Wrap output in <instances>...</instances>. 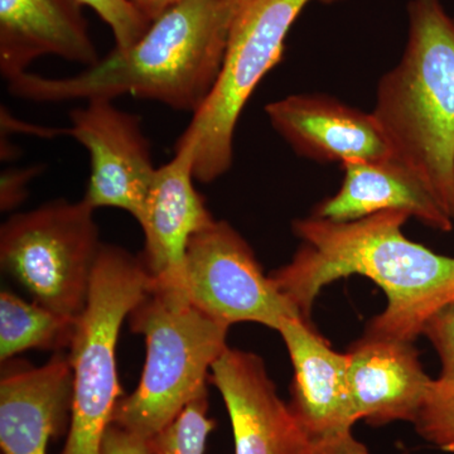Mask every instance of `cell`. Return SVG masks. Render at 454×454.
<instances>
[{
  "label": "cell",
  "instance_id": "ac0fdd59",
  "mask_svg": "<svg viewBox=\"0 0 454 454\" xmlns=\"http://www.w3.org/2000/svg\"><path fill=\"white\" fill-rule=\"evenodd\" d=\"M77 319L57 315L35 301L28 303L11 292L3 291L0 294V360L5 363L31 348L57 352L70 348Z\"/></svg>",
  "mask_w": 454,
  "mask_h": 454
},
{
  "label": "cell",
  "instance_id": "5b68a950",
  "mask_svg": "<svg viewBox=\"0 0 454 454\" xmlns=\"http://www.w3.org/2000/svg\"><path fill=\"white\" fill-rule=\"evenodd\" d=\"M152 282L140 255L115 245H103L88 304L77 319L68 348L73 408L61 454H101L106 430L124 397L116 364L122 322L145 297Z\"/></svg>",
  "mask_w": 454,
  "mask_h": 454
},
{
  "label": "cell",
  "instance_id": "4fadbf2b",
  "mask_svg": "<svg viewBox=\"0 0 454 454\" xmlns=\"http://www.w3.org/2000/svg\"><path fill=\"white\" fill-rule=\"evenodd\" d=\"M274 130L295 153L322 163L393 158L372 113L327 95H291L265 106Z\"/></svg>",
  "mask_w": 454,
  "mask_h": 454
},
{
  "label": "cell",
  "instance_id": "5bb4252c",
  "mask_svg": "<svg viewBox=\"0 0 454 454\" xmlns=\"http://www.w3.org/2000/svg\"><path fill=\"white\" fill-rule=\"evenodd\" d=\"M73 370L57 352L44 365L3 363L0 448L3 454H47L50 442L71 422Z\"/></svg>",
  "mask_w": 454,
  "mask_h": 454
},
{
  "label": "cell",
  "instance_id": "30bf717a",
  "mask_svg": "<svg viewBox=\"0 0 454 454\" xmlns=\"http://www.w3.org/2000/svg\"><path fill=\"white\" fill-rule=\"evenodd\" d=\"M210 381L225 402L235 454H312V441L278 396L258 355L227 348L212 365Z\"/></svg>",
  "mask_w": 454,
  "mask_h": 454
},
{
  "label": "cell",
  "instance_id": "603a6c76",
  "mask_svg": "<svg viewBox=\"0 0 454 454\" xmlns=\"http://www.w3.org/2000/svg\"><path fill=\"white\" fill-rule=\"evenodd\" d=\"M42 172V167L31 166L23 168L3 170L0 178V206L2 211H11L25 201L28 184Z\"/></svg>",
  "mask_w": 454,
  "mask_h": 454
},
{
  "label": "cell",
  "instance_id": "9c48e42d",
  "mask_svg": "<svg viewBox=\"0 0 454 454\" xmlns=\"http://www.w3.org/2000/svg\"><path fill=\"white\" fill-rule=\"evenodd\" d=\"M70 121L62 134L76 139L91 160L83 200L95 210L121 208L139 223L157 170L139 116L95 98L74 109Z\"/></svg>",
  "mask_w": 454,
  "mask_h": 454
},
{
  "label": "cell",
  "instance_id": "8992f818",
  "mask_svg": "<svg viewBox=\"0 0 454 454\" xmlns=\"http://www.w3.org/2000/svg\"><path fill=\"white\" fill-rule=\"evenodd\" d=\"M85 200H55L12 215L0 229L3 270L31 293L35 303L77 319L88 304L103 243Z\"/></svg>",
  "mask_w": 454,
  "mask_h": 454
},
{
  "label": "cell",
  "instance_id": "ffe728a7",
  "mask_svg": "<svg viewBox=\"0 0 454 454\" xmlns=\"http://www.w3.org/2000/svg\"><path fill=\"white\" fill-rule=\"evenodd\" d=\"M422 334L434 346L441 360V372L434 379L432 395H454V301L430 317Z\"/></svg>",
  "mask_w": 454,
  "mask_h": 454
},
{
  "label": "cell",
  "instance_id": "277c9868",
  "mask_svg": "<svg viewBox=\"0 0 454 454\" xmlns=\"http://www.w3.org/2000/svg\"><path fill=\"white\" fill-rule=\"evenodd\" d=\"M128 318L145 336L146 358L138 387L119 402L113 423L152 439L207 391L212 365L229 348L230 325L196 309L181 289L153 282Z\"/></svg>",
  "mask_w": 454,
  "mask_h": 454
},
{
  "label": "cell",
  "instance_id": "2e32d148",
  "mask_svg": "<svg viewBox=\"0 0 454 454\" xmlns=\"http://www.w3.org/2000/svg\"><path fill=\"white\" fill-rule=\"evenodd\" d=\"M82 8L79 0H0V73L7 82L42 56L98 64Z\"/></svg>",
  "mask_w": 454,
  "mask_h": 454
},
{
  "label": "cell",
  "instance_id": "44dd1931",
  "mask_svg": "<svg viewBox=\"0 0 454 454\" xmlns=\"http://www.w3.org/2000/svg\"><path fill=\"white\" fill-rule=\"evenodd\" d=\"M79 2L97 12L98 17L110 27L115 40V49L118 50L130 49L145 35L152 25L151 20H146L129 0H79Z\"/></svg>",
  "mask_w": 454,
  "mask_h": 454
},
{
  "label": "cell",
  "instance_id": "7402d4cb",
  "mask_svg": "<svg viewBox=\"0 0 454 454\" xmlns=\"http://www.w3.org/2000/svg\"><path fill=\"white\" fill-rule=\"evenodd\" d=\"M414 427L424 441L454 452V395H430Z\"/></svg>",
  "mask_w": 454,
  "mask_h": 454
},
{
  "label": "cell",
  "instance_id": "9a60e30c",
  "mask_svg": "<svg viewBox=\"0 0 454 454\" xmlns=\"http://www.w3.org/2000/svg\"><path fill=\"white\" fill-rule=\"evenodd\" d=\"M277 331L294 369L289 406L312 443L351 432L357 419L349 394L348 354L334 351L304 319H286Z\"/></svg>",
  "mask_w": 454,
  "mask_h": 454
},
{
  "label": "cell",
  "instance_id": "484cf974",
  "mask_svg": "<svg viewBox=\"0 0 454 454\" xmlns=\"http://www.w3.org/2000/svg\"><path fill=\"white\" fill-rule=\"evenodd\" d=\"M129 2L146 20L153 22L157 18L162 16L164 12L168 11L181 0H129Z\"/></svg>",
  "mask_w": 454,
  "mask_h": 454
},
{
  "label": "cell",
  "instance_id": "7a4b0ae2",
  "mask_svg": "<svg viewBox=\"0 0 454 454\" xmlns=\"http://www.w3.org/2000/svg\"><path fill=\"white\" fill-rule=\"evenodd\" d=\"M241 0H181L152 22L127 50L68 77L26 73L9 92L33 103H64L131 95L195 115L219 80Z\"/></svg>",
  "mask_w": 454,
  "mask_h": 454
},
{
  "label": "cell",
  "instance_id": "ba28073f",
  "mask_svg": "<svg viewBox=\"0 0 454 454\" xmlns=\"http://www.w3.org/2000/svg\"><path fill=\"white\" fill-rule=\"evenodd\" d=\"M181 291L196 309L227 325L253 322L278 330L286 319H303L226 221L215 220L191 239Z\"/></svg>",
  "mask_w": 454,
  "mask_h": 454
},
{
  "label": "cell",
  "instance_id": "6da1fadb",
  "mask_svg": "<svg viewBox=\"0 0 454 454\" xmlns=\"http://www.w3.org/2000/svg\"><path fill=\"white\" fill-rule=\"evenodd\" d=\"M409 217L382 211L345 223L313 215L294 221L300 249L271 280L309 322L325 286L349 276L369 278L387 295V306L366 330L414 342L430 317L454 301V258L409 240L403 232Z\"/></svg>",
  "mask_w": 454,
  "mask_h": 454
},
{
  "label": "cell",
  "instance_id": "7c38bea8",
  "mask_svg": "<svg viewBox=\"0 0 454 454\" xmlns=\"http://www.w3.org/2000/svg\"><path fill=\"white\" fill-rule=\"evenodd\" d=\"M348 385L355 417L372 427L411 422L432 395L434 379L411 340L366 330L348 352Z\"/></svg>",
  "mask_w": 454,
  "mask_h": 454
},
{
  "label": "cell",
  "instance_id": "cb8c5ba5",
  "mask_svg": "<svg viewBox=\"0 0 454 454\" xmlns=\"http://www.w3.org/2000/svg\"><path fill=\"white\" fill-rule=\"evenodd\" d=\"M101 454H153L151 439L140 437L118 424L112 423L103 441Z\"/></svg>",
  "mask_w": 454,
  "mask_h": 454
},
{
  "label": "cell",
  "instance_id": "3957f363",
  "mask_svg": "<svg viewBox=\"0 0 454 454\" xmlns=\"http://www.w3.org/2000/svg\"><path fill=\"white\" fill-rule=\"evenodd\" d=\"M399 64L379 82L373 116L393 158L454 221V16L441 0H411Z\"/></svg>",
  "mask_w": 454,
  "mask_h": 454
},
{
  "label": "cell",
  "instance_id": "d4e9b609",
  "mask_svg": "<svg viewBox=\"0 0 454 454\" xmlns=\"http://www.w3.org/2000/svg\"><path fill=\"white\" fill-rule=\"evenodd\" d=\"M312 454H372L351 432L313 443ZM408 454V453H404Z\"/></svg>",
  "mask_w": 454,
  "mask_h": 454
},
{
  "label": "cell",
  "instance_id": "8fae6325",
  "mask_svg": "<svg viewBox=\"0 0 454 454\" xmlns=\"http://www.w3.org/2000/svg\"><path fill=\"white\" fill-rule=\"evenodd\" d=\"M196 142L181 136L176 154L155 170L139 225L142 258L154 284L181 289L188 244L215 219L195 188Z\"/></svg>",
  "mask_w": 454,
  "mask_h": 454
},
{
  "label": "cell",
  "instance_id": "e0dca14e",
  "mask_svg": "<svg viewBox=\"0 0 454 454\" xmlns=\"http://www.w3.org/2000/svg\"><path fill=\"white\" fill-rule=\"evenodd\" d=\"M342 168L345 177L339 192L318 203L313 216L345 223L382 211H402L438 231H452V217L420 178L395 158L351 160Z\"/></svg>",
  "mask_w": 454,
  "mask_h": 454
},
{
  "label": "cell",
  "instance_id": "d6986e66",
  "mask_svg": "<svg viewBox=\"0 0 454 454\" xmlns=\"http://www.w3.org/2000/svg\"><path fill=\"white\" fill-rule=\"evenodd\" d=\"M208 393L193 399L162 432L151 439L153 454H203L215 428L208 418Z\"/></svg>",
  "mask_w": 454,
  "mask_h": 454
},
{
  "label": "cell",
  "instance_id": "52a82bcc",
  "mask_svg": "<svg viewBox=\"0 0 454 454\" xmlns=\"http://www.w3.org/2000/svg\"><path fill=\"white\" fill-rule=\"evenodd\" d=\"M310 2L241 0L219 80L182 134L196 140V181L211 184L231 167L241 113L265 74L282 61L286 35Z\"/></svg>",
  "mask_w": 454,
  "mask_h": 454
}]
</instances>
